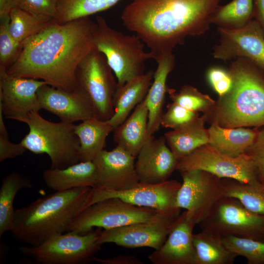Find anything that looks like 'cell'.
<instances>
[{
	"mask_svg": "<svg viewBox=\"0 0 264 264\" xmlns=\"http://www.w3.org/2000/svg\"><path fill=\"white\" fill-rule=\"evenodd\" d=\"M37 95L41 109L57 115L62 121L73 123L97 118L89 98L78 88L67 91L45 84L39 88Z\"/></svg>",
	"mask_w": 264,
	"mask_h": 264,
	"instance_id": "e0dca14e",
	"label": "cell"
},
{
	"mask_svg": "<svg viewBox=\"0 0 264 264\" xmlns=\"http://www.w3.org/2000/svg\"><path fill=\"white\" fill-rule=\"evenodd\" d=\"M181 185L177 180L168 179L156 184L139 182L121 191L92 188L88 207L106 198H117L138 206L180 213L181 209L176 206V199Z\"/></svg>",
	"mask_w": 264,
	"mask_h": 264,
	"instance_id": "5bb4252c",
	"label": "cell"
},
{
	"mask_svg": "<svg viewBox=\"0 0 264 264\" xmlns=\"http://www.w3.org/2000/svg\"><path fill=\"white\" fill-rule=\"evenodd\" d=\"M120 0H56L55 21L65 23L110 8Z\"/></svg>",
	"mask_w": 264,
	"mask_h": 264,
	"instance_id": "1f68e13d",
	"label": "cell"
},
{
	"mask_svg": "<svg viewBox=\"0 0 264 264\" xmlns=\"http://www.w3.org/2000/svg\"><path fill=\"white\" fill-rule=\"evenodd\" d=\"M207 78L214 90L221 97L231 89L233 80L229 72L220 67H212L208 69Z\"/></svg>",
	"mask_w": 264,
	"mask_h": 264,
	"instance_id": "f35d334b",
	"label": "cell"
},
{
	"mask_svg": "<svg viewBox=\"0 0 264 264\" xmlns=\"http://www.w3.org/2000/svg\"><path fill=\"white\" fill-rule=\"evenodd\" d=\"M90 261L102 264H143V263L137 257L132 255H120L114 257L98 258L92 256Z\"/></svg>",
	"mask_w": 264,
	"mask_h": 264,
	"instance_id": "b9f144b4",
	"label": "cell"
},
{
	"mask_svg": "<svg viewBox=\"0 0 264 264\" xmlns=\"http://www.w3.org/2000/svg\"><path fill=\"white\" fill-rule=\"evenodd\" d=\"M10 18L0 20V72L6 71L18 57L22 44L10 35L8 26Z\"/></svg>",
	"mask_w": 264,
	"mask_h": 264,
	"instance_id": "d590c367",
	"label": "cell"
},
{
	"mask_svg": "<svg viewBox=\"0 0 264 264\" xmlns=\"http://www.w3.org/2000/svg\"><path fill=\"white\" fill-rule=\"evenodd\" d=\"M235 59L228 70L232 87L211 110L213 122L228 128L264 127V74L246 59Z\"/></svg>",
	"mask_w": 264,
	"mask_h": 264,
	"instance_id": "277c9868",
	"label": "cell"
},
{
	"mask_svg": "<svg viewBox=\"0 0 264 264\" xmlns=\"http://www.w3.org/2000/svg\"><path fill=\"white\" fill-rule=\"evenodd\" d=\"M16 7L34 15L55 21L56 0H14Z\"/></svg>",
	"mask_w": 264,
	"mask_h": 264,
	"instance_id": "74e56055",
	"label": "cell"
},
{
	"mask_svg": "<svg viewBox=\"0 0 264 264\" xmlns=\"http://www.w3.org/2000/svg\"><path fill=\"white\" fill-rule=\"evenodd\" d=\"M254 0H232L219 5L211 16L210 22L218 28H240L253 17Z\"/></svg>",
	"mask_w": 264,
	"mask_h": 264,
	"instance_id": "4dcf8cb0",
	"label": "cell"
},
{
	"mask_svg": "<svg viewBox=\"0 0 264 264\" xmlns=\"http://www.w3.org/2000/svg\"><path fill=\"white\" fill-rule=\"evenodd\" d=\"M167 92L173 102L195 112L211 111L216 102L209 95L190 85L182 86L178 91L168 88Z\"/></svg>",
	"mask_w": 264,
	"mask_h": 264,
	"instance_id": "836d02e7",
	"label": "cell"
},
{
	"mask_svg": "<svg viewBox=\"0 0 264 264\" xmlns=\"http://www.w3.org/2000/svg\"><path fill=\"white\" fill-rule=\"evenodd\" d=\"M208 131L211 146L226 155L236 157L245 153L258 136L259 128H228L213 122Z\"/></svg>",
	"mask_w": 264,
	"mask_h": 264,
	"instance_id": "d4e9b609",
	"label": "cell"
},
{
	"mask_svg": "<svg viewBox=\"0 0 264 264\" xmlns=\"http://www.w3.org/2000/svg\"><path fill=\"white\" fill-rule=\"evenodd\" d=\"M253 17L264 32V0H254Z\"/></svg>",
	"mask_w": 264,
	"mask_h": 264,
	"instance_id": "7bdbcfd3",
	"label": "cell"
},
{
	"mask_svg": "<svg viewBox=\"0 0 264 264\" xmlns=\"http://www.w3.org/2000/svg\"><path fill=\"white\" fill-rule=\"evenodd\" d=\"M157 210L134 205L117 198L97 202L79 214L66 232L85 234L94 227L113 229L150 220Z\"/></svg>",
	"mask_w": 264,
	"mask_h": 264,
	"instance_id": "30bf717a",
	"label": "cell"
},
{
	"mask_svg": "<svg viewBox=\"0 0 264 264\" xmlns=\"http://www.w3.org/2000/svg\"><path fill=\"white\" fill-rule=\"evenodd\" d=\"M221 0H132L123 9V25L150 49L154 59L173 51L188 37L199 36L211 25Z\"/></svg>",
	"mask_w": 264,
	"mask_h": 264,
	"instance_id": "7a4b0ae2",
	"label": "cell"
},
{
	"mask_svg": "<svg viewBox=\"0 0 264 264\" xmlns=\"http://www.w3.org/2000/svg\"><path fill=\"white\" fill-rule=\"evenodd\" d=\"M218 29L220 40L213 49L214 58L227 61L244 58L264 74V32L255 19L240 28Z\"/></svg>",
	"mask_w": 264,
	"mask_h": 264,
	"instance_id": "9a60e30c",
	"label": "cell"
},
{
	"mask_svg": "<svg viewBox=\"0 0 264 264\" xmlns=\"http://www.w3.org/2000/svg\"><path fill=\"white\" fill-rule=\"evenodd\" d=\"M180 173L183 182L177 194L176 206L188 211L199 224L225 197L222 178L200 170Z\"/></svg>",
	"mask_w": 264,
	"mask_h": 264,
	"instance_id": "4fadbf2b",
	"label": "cell"
},
{
	"mask_svg": "<svg viewBox=\"0 0 264 264\" xmlns=\"http://www.w3.org/2000/svg\"><path fill=\"white\" fill-rule=\"evenodd\" d=\"M176 170L180 173L203 170L220 178L233 179L243 183L258 180L253 163L246 153L232 157L220 153L209 144L178 159Z\"/></svg>",
	"mask_w": 264,
	"mask_h": 264,
	"instance_id": "8fae6325",
	"label": "cell"
},
{
	"mask_svg": "<svg viewBox=\"0 0 264 264\" xmlns=\"http://www.w3.org/2000/svg\"><path fill=\"white\" fill-rule=\"evenodd\" d=\"M23 122L28 125L29 132L21 143L34 154H47L51 168L63 169L80 162V142L74 132L75 124L49 121L39 111L30 112Z\"/></svg>",
	"mask_w": 264,
	"mask_h": 264,
	"instance_id": "5b68a950",
	"label": "cell"
},
{
	"mask_svg": "<svg viewBox=\"0 0 264 264\" xmlns=\"http://www.w3.org/2000/svg\"><path fill=\"white\" fill-rule=\"evenodd\" d=\"M32 187L30 180L17 172H12L2 181L0 189V236L10 231L15 210L14 198L21 189Z\"/></svg>",
	"mask_w": 264,
	"mask_h": 264,
	"instance_id": "f1b7e54d",
	"label": "cell"
},
{
	"mask_svg": "<svg viewBox=\"0 0 264 264\" xmlns=\"http://www.w3.org/2000/svg\"><path fill=\"white\" fill-rule=\"evenodd\" d=\"M96 23L95 48L105 55L117 78L118 87L144 73L146 62L154 59V55L144 50L142 41L136 35H125L111 28L101 16L96 17Z\"/></svg>",
	"mask_w": 264,
	"mask_h": 264,
	"instance_id": "8992f818",
	"label": "cell"
},
{
	"mask_svg": "<svg viewBox=\"0 0 264 264\" xmlns=\"http://www.w3.org/2000/svg\"><path fill=\"white\" fill-rule=\"evenodd\" d=\"M105 55L95 48L80 62L75 72L77 88L88 95L96 117L109 120L114 113L113 100L118 84Z\"/></svg>",
	"mask_w": 264,
	"mask_h": 264,
	"instance_id": "ba28073f",
	"label": "cell"
},
{
	"mask_svg": "<svg viewBox=\"0 0 264 264\" xmlns=\"http://www.w3.org/2000/svg\"><path fill=\"white\" fill-rule=\"evenodd\" d=\"M199 224L202 231L221 237L233 235L264 242V215L249 210L235 198H221Z\"/></svg>",
	"mask_w": 264,
	"mask_h": 264,
	"instance_id": "9c48e42d",
	"label": "cell"
},
{
	"mask_svg": "<svg viewBox=\"0 0 264 264\" xmlns=\"http://www.w3.org/2000/svg\"><path fill=\"white\" fill-rule=\"evenodd\" d=\"M15 7L14 0H0V20L10 18V13Z\"/></svg>",
	"mask_w": 264,
	"mask_h": 264,
	"instance_id": "ee69618b",
	"label": "cell"
},
{
	"mask_svg": "<svg viewBox=\"0 0 264 264\" xmlns=\"http://www.w3.org/2000/svg\"><path fill=\"white\" fill-rule=\"evenodd\" d=\"M196 264H232L237 256L225 245L222 237L202 231L193 234Z\"/></svg>",
	"mask_w": 264,
	"mask_h": 264,
	"instance_id": "83f0119b",
	"label": "cell"
},
{
	"mask_svg": "<svg viewBox=\"0 0 264 264\" xmlns=\"http://www.w3.org/2000/svg\"><path fill=\"white\" fill-rule=\"evenodd\" d=\"M43 178L46 185L56 191L83 187L96 188L98 172L93 161H80L63 169H45Z\"/></svg>",
	"mask_w": 264,
	"mask_h": 264,
	"instance_id": "7402d4cb",
	"label": "cell"
},
{
	"mask_svg": "<svg viewBox=\"0 0 264 264\" xmlns=\"http://www.w3.org/2000/svg\"><path fill=\"white\" fill-rule=\"evenodd\" d=\"M96 26L88 17L65 23L51 21L22 43L18 57L6 72L13 76L41 80L65 90H76V70L95 48Z\"/></svg>",
	"mask_w": 264,
	"mask_h": 264,
	"instance_id": "6da1fadb",
	"label": "cell"
},
{
	"mask_svg": "<svg viewBox=\"0 0 264 264\" xmlns=\"http://www.w3.org/2000/svg\"><path fill=\"white\" fill-rule=\"evenodd\" d=\"M154 72L149 70L117 87L113 100L114 113L108 120L114 129L145 99L152 85Z\"/></svg>",
	"mask_w": 264,
	"mask_h": 264,
	"instance_id": "603a6c76",
	"label": "cell"
},
{
	"mask_svg": "<svg viewBox=\"0 0 264 264\" xmlns=\"http://www.w3.org/2000/svg\"><path fill=\"white\" fill-rule=\"evenodd\" d=\"M97 227L86 234L71 232L55 235L38 246H23L20 251L42 264H78L90 261L101 249L97 241L101 231Z\"/></svg>",
	"mask_w": 264,
	"mask_h": 264,
	"instance_id": "52a82bcc",
	"label": "cell"
},
{
	"mask_svg": "<svg viewBox=\"0 0 264 264\" xmlns=\"http://www.w3.org/2000/svg\"><path fill=\"white\" fill-rule=\"evenodd\" d=\"M196 223L187 210L175 221L168 237L148 258L154 264H196L193 230Z\"/></svg>",
	"mask_w": 264,
	"mask_h": 264,
	"instance_id": "ac0fdd59",
	"label": "cell"
},
{
	"mask_svg": "<svg viewBox=\"0 0 264 264\" xmlns=\"http://www.w3.org/2000/svg\"><path fill=\"white\" fill-rule=\"evenodd\" d=\"M91 190L83 187L56 191L15 210L10 232L17 241L32 246L66 232L71 221L88 207Z\"/></svg>",
	"mask_w": 264,
	"mask_h": 264,
	"instance_id": "3957f363",
	"label": "cell"
},
{
	"mask_svg": "<svg viewBox=\"0 0 264 264\" xmlns=\"http://www.w3.org/2000/svg\"><path fill=\"white\" fill-rule=\"evenodd\" d=\"M154 60L157 66L154 72L153 82L145 98L148 109V130L150 135H153L161 126L160 120L167 92V79L174 68L175 57L172 51H168L159 54Z\"/></svg>",
	"mask_w": 264,
	"mask_h": 264,
	"instance_id": "44dd1931",
	"label": "cell"
},
{
	"mask_svg": "<svg viewBox=\"0 0 264 264\" xmlns=\"http://www.w3.org/2000/svg\"><path fill=\"white\" fill-rule=\"evenodd\" d=\"M114 128L108 120L92 118L75 125L74 132L79 138V161H93L103 150L106 140Z\"/></svg>",
	"mask_w": 264,
	"mask_h": 264,
	"instance_id": "4316f807",
	"label": "cell"
},
{
	"mask_svg": "<svg viewBox=\"0 0 264 264\" xmlns=\"http://www.w3.org/2000/svg\"><path fill=\"white\" fill-rule=\"evenodd\" d=\"M245 153L253 163L258 179L264 182V127L259 128L256 139Z\"/></svg>",
	"mask_w": 264,
	"mask_h": 264,
	"instance_id": "ab89813d",
	"label": "cell"
},
{
	"mask_svg": "<svg viewBox=\"0 0 264 264\" xmlns=\"http://www.w3.org/2000/svg\"><path fill=\"white\" fill-rule=\"evenodd\" d=\"M148 109L144 99L127 118L113 130L117 145L136 157L150 135L148 130Z\"/></svg>",
	"mask_w": 264,
	"mask_h": 264,
	"instance_id": "cb8c5ba5",
	"label": "cell"
},
{
	"mask_svg": "<svg viewBox=\"0 0 264 264\" xmlns=\"http://www.w3.org/2000/svg\"><path fill=\"white\" fill-rule=\"evenodd\" d=\"M167 108L160 120V126L163 128L173 130L198 116V112L187 110L174 102L169 104Z\"/></svg>",
	"mask_w": 264,
	"mask_h": 264,
	"instance_id": "8d00e7d4",
	"label": "cell"
},
{
	"mask_svg": "<svg viewBox=\"0 0 264 264\" xmlns=\"http://www.w3.org/2000/svg\"><path fill=\"white\" fill-rule=\"evenodd\" d=\"M221 181L225 196L235 198L249 210L264 215V182L243 183L230 178Z\"/></svg>",
	"mask_w": 264,
	"mask_h": 264,
	"instance_id": "f546056e",
	"label": "cell"
},
{
	"mask_svg": "<svg viewBox=\"0 0 264 264\" xmlns=\"http://www.w3.org/2000/svg\"><path fill=\"white\" fill-rule=\"evenodd\" d=\"M206 118V115L198 116L164 134L167 145L177 159L209 144V133L204 126Z\"/></svg>",
	"mask_w": 264,
	"mask_h": 264,
	"instance_id": "484cf974",
	"label": "cell"
},
{
	"mask_svg": "<svg viewBox=\"0 0 264 264\" xmlns=\"http://www.w3.org/2000/svg\"><path fill=\"white\" fill-rule=\"evenodd\" d=\"M26 150L21 142L15 144L11 142L8 133H0V162L21 155Z\"/></svg>",
	"mask_w": 264,
	"mask_h": 264,
	"instance_id": "60d3db41",
	"label": "cell"
},
{
	"mask_svg": "<svg viewBox=\"0 0 264 264\" xmlns=\"http://www.w3.org/2000/svg\"><path fill=\"white\" fill-rule=\"evenodd\" d=\"M166 143L164 136L155 138L151 135L143 145L135 162L139 182H164L176 170L178 159Z\"/></svg>",
	"mask_w": 264,
	"mask_h": 264,
	"instance_id": "ffe728a7",
	"label": "cell"
},
{
	"mask_svg": "<svg viewBox=\"0 0 264 264\" xmlns=\"http://www.w3.org/2000/svg\"><path fill=\"white\" fill-rule=\"evenodd\" d=\"M45 81L0 72V109L6 118L23 122L33 111L42 110L37 91Z\"/></svg>",
	"mask_w": 264,
	"mask_h": 264,
	"instance_id": "2e32d148",
	"label": "cell"
},
{
	"mask_svg": "<svg viewBox=\"0 0 264 264\" xmlns=\"http://www.w3.org/2000/svg\"><path fill=\"white\" fill-rule=\"evenodd\" d=\"M135 157L118 146L112 150H103L93 160L98 169L96 188L124 190L137 184Z\"/></svg>",
	"mask_w": 264,
	"mask_h": 264,
	"instance_id": "d6986e66",
	"label": "cell"
},
{
	"mask_svg": "<svg viewBox=\"0 0 264 264\" xmlns=\"http://www.w3.org/2000/svg\"><path fill=\"white\" fill-rule=\"evenodd\" d=\"M180 213L158 211L150 220L101 231L98 242L114 243L128 248L149 247L158 249L166 241Z\"/></svg>",
	"mask_w": 264,
	"mask_h": 264,
	"instance_id": "7c38bea8",
	"label": "cell"
},
{
	"mask_svg": "<svg viewBox=\"0 0 264 264\" xmlns=\"http://www.w3.org/2000/svg\"><path fill=\"white\" fill-rule=\"evenodd\" d=\"M226 247L237 256L245 257L248 264H264V242L233 235L222 237Z\"/></svg>",
	"mask_w": 264,
	"mask_h": 264,
	"instance_id": "e575fe53",
	"label": "cell"
},
{
	"mask_svg": "<svg viewBox=\"0 0 264 264\" xmlns=\"http://www.w3.org/2000/svg\"><path fill=\"white\" fill-rule=\"evenodd\" d=\"M52 21L54 20L37 16L15 7L10 14L9 31L13 39L22 44Z\"/></svg>",
	"mask_w": 264,
	"mask_h": 264,
	"instance_id": "d6a6232c",
	"label": "cell"
}]
</instances>
